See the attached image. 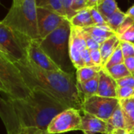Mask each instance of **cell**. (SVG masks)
<instances>
[{"label":"cell","instance_id":"31","mask_svg":"<svg viewBox=\"0 0 134 134\" xmlns=\"http://www.w3.org/2000/svg\"><path fill=\"white\" fill-rule=\"evenodd\" d=\"M82 33H83V36H84V38L85 40V42H86V45H87V47L89 49V50H96V49H99V44L91 36H89L86 32H85L82 29Z\"/></svg>","mask_w":134,"mask_h":134},{"label":"cell","instance_id":"44","mask_svg":"<svg viewBox=\"0 0 134 134\" xmlns=\"http://www.w3.org/2000/svg\"><path fill=\"white\" fill-rule=\"evenodd\" d=\"M10 134H22L21 132V131L19 130V132H14V133H10Z\"/></svg>","mask_w":134,"mask_h":134},{"label":"cell","instance_id":"3","mask_svg":"<svg viewBox=\"0 0 134 134\" xmlns=\"http://www.w3.org/2000/svg\"><path fill=\"white\" fill-rule=\"evenodd\" d=\"M70 32L71 25L70 21L66 19L54 32L45 38L40 40L39 44L62 72L76 76L77 70L74 66L70 56Z\"/></svg>","mask_w":134,"mask_h":134},{"label":"cell","instance_id":"47","mask_svg":"<svg viewBox=\"0 0 134 134\" xmlns=\"http://www.w3.org/2000/svg\"><path fill=\"white\" fill-rule=\"evenodd\" d=\"M132 134H134V132H133V133H132Z\"/></svg>","mask_w":134,"mask_h":134},{"label":"cell","instance_id":"15","mask_svg":"<svg viewBox=\"0 0 134 134\" xmlns=\"http://www.w3.org/2000/svg\"><path fill=\"white\" fill-rule=\"evenodd\" d=\"M119 104L121 108L124 121L125 132L127 133L134 132V97L121 99L119 100Z\"/></svg>","mask_w":134,"mask_h":134},{"label":"cell","instance_id":"17","mask_svg":"<svg viewBox=\"0 0 134 134\" xmlns=\"http://www.w3.org/2000/svg\"><path fill=\"white\" fill-rule=\"evenodd\" d=\"M99 79V74L97 76H96L94 78L88 81H85L84 83L77 82V87L82 100L85 98H88L97 95Z\"/></svg>","mask_w":134,"mask_h":134},{"label":"cell","instance_id":"35","mask_svg":"<svg viewBox=\"0 0 134 134\" xmlns=\"http://www.w3.org/2000/svg\"><path fill=\"white\" fill-rule=\"evenodd\" d=\"M116 84L118 86L129 87V88H134V78L132 75H130L129 77H125L124 78L116 81Z\"/></svg>","mask_w":134,"mask_h":134},{"label":"cell","instance_id":"13","mask_svg":"<svg viewBox=\"0 0 134 134\" xmlns=\"http://www.w3.org/2000/svg\"><path fill=\"white\" fill-rule=\"evenodd\" d=\"M81 130L85 134L108 133L107 121L85 112H83V116H81Z\"/></svg>","mask_w":134,"mask_h":134},{"label":"cell","instance_id":"21","mask_svg":"<svg viewBox=\"0 0 134 134\" xmlns=\"http://www.w3.org/2000/svg\"><path fill=\"white\" fill-rule=\"evenodd\" d=\"M36 3L37 7L49 10L65 18L62 0H36Z\"/></svg>","mask_w":134,"mask_h":134},{"label":"cell","instance_id":"28","mask_svg":"<svg viewBox=\"0 0 134 134\" xmlns=\"http://www.w3.org/2000/svg\"><path fill=\"white\" fill-rule=\"evenodd\" d=\"M120 46L124 58L134 57V43L127 41L120 40Z\"/></svg>","mask_w":134,"mask_h":134},{"label":"cell","instance_id":"11","mask_svg":"<svg viewBox=\"0 0 134 134\" xmlns=\"http://www.w3.org/2000/svg\"><path fill=\"white\" fill-rule=\"evenodd\" d=\"M28 59L40 69L47 71H61L41 49L39 40H31L27 48ZM62 72V71H61Z\"/></svg>","mask_w":134,"mask_h":134},{"label":"cell","instance_id":"10","mask_svg":"<svg viewBox=\"0 0 134 134\" xmlns=\"http://www.w3.org/2000/svg\"><path fill=\"white\" fill-rule=\"evenodd\" d=\"M86 48L88 47L81 29L71 25V32L70 36V56L76 70H79L85 66L81 58V52Z\"/></svg>","mask_w":134,"mask_h":134},{"label":"cell","instance_id":"18","mask_svg":"<svg viewBox=\"0 0 134 134\" xmlns=\"http://www.w3.org/2000/svg\"><path fill=\"white\" fill-rule=\"evenodd\" d=\"M119 43H120V40L115 34V35L112 36L111 37L108 38L107 40H106L103 43L100 44L99 51L101 53L102 62H103L102 68L107 63V62L108 61V59L110 58V57L111 56L113 52L115 51L117 47L119 45Z\"/></svg>","mask_w":134,"mask_h":134},{"label":"cell","instance_id":"42","mask_svg":"<svg viewBox=\"0 0 134 134\" xmlns=\"http://www.w3.org/2000/svg\"><path fill=\"white\" fill-rule=\"evenodd\" d=\"M22 1H23V0H13V3H14V4H19Z\"/></svg>","mask_w":134,"mask_h":134},{"label":"cell","instance_id":"19","mask_svg":"<svg viewBox=\"0 0 134 134\" xmlns=\"http://www.w3.org/2000/svg\"><path fill=\"white\" fill-rule=\"evenodd\" d=\"M107 125L108 129V133H113L114 132L118 130H125L123 113L120 104L117 107L112 115L107 121Z\"/></svg>","mask_w":134,"mask_h":134},{"label":"cell","instance_id":"12","mask_svg":"<svg viewBox=\"0 0 134 134\" xmlns=\"http://www.w3.org/2000/svg\"><path fill=\"white\" fill-rule=\"evenodd\" d=\"M0 118H1L7 134L19 132L21 125L15 110L9 100L0 96Z\"/></svg>","mask_w":134,"mask_h":134},{"label":"cell","instance_id":"1","mask_svg":"<svg viewBox=\"0 0 134 134\" xmlns=\"http://www.w3.org/2000/svg\"><path fill=\"white\" fill-rule=\"evenodd\" d=\"M15 64L31 90L41 89L68 108L82 111V99L77 87L76 76L42 70L29 59Z\"/></svg>","mask_w":134,"mask_h":134},{"label":"cell","instance_id":"26","mask_svg":"<svg viewBox=\"0 0 134 134\" xmlns=\"http://www.w3.org/2000/svg\"><path fill=\"white\" fill-rule=\"evenodd\" d=\"M124 60H125V58L122 54V51H121V46L119 43V45L117 47L115 51L113 52V54H111V56L110 57V58L108 59L107 63L103 67V69L108 70L114 65H116L118 64H122V63H124Z\"/></svg>","mask_w":134,"mask_h":134},{"label":"cell","instance_id":"4","mask_svg":"<svg viewBox=\"0 0 134 134\" xmlns=\"http://www.w3.org/2000/svg\"><path fill=\"white\" fill-rule=\"evenodd\" d=\"M2 22L32 40H40L36 0L13 3Z\"/></svg>","mask_w":134,"mask_h":134},{"label":"cell","instance_id":"27","mask_svg":"<svg viewBox=\"0 0 134 134\" xmlns=\"http://www.w3.org/2000/svg\"><path fill=\"white\" fill-rule=\"evenodd\" d=\"M116 93H117V99L118 100L129 99L134 97V88H129V87H121L117 85Z\"/></svg>","mask_w":134,"mask_h":134},{"label":"cell","instance_id":"29","mask_svg":"<svg viewBox=\"0 0 134 134\" xmlns=\"http://www.w3.org/2000/svg\"><path fill=\"white\" fill-rule=\"evenodd\" d=\"M89 11L91 13L92 20L95 23V26L96 25H105L107 24L104 18L103 17V15L99 12V10H97L96 7H92V8H88Z\"/></svg>","mask_w":134,"mask_h":134},{"label":"cell","instance_id":"40","mask_svg":"<svg viewBox=\"0 0 134 134\" xmlns=\"http://www.w3.org/2000/svg\"><path fill=\"white\" fill-rule=\"evenodd\" d=\"M125 14H126L127 17L130 18L132 20L134 21V5L132 6V7L127 10V12H126Z\"/></svg>","mask_w":134,"mask_h":134},{"label":"cell","instance_id":"8","mask_svg":"<svg viewBox=\"0 0 134 134\" xmlns=\"http://www.w3.org/2000/svg\"><path fill=\"white\" fill-rule=\"evenodd\" d=\"M81 115L80 110L67 108L56 115L47 127L48 134H60L74 130H81Z\"/></svg>","mask_w":134,"mask_h":134},{"label":"cell","instance_id":"34","mask_svg":"<svg viewBox=\"0 0 134 134\" xmlns=\"http://www.w3.org/2000/svg\"><path fill=\"white\" fill-rule=\"evenodd\" d=\"M90 54H91L92 61L94 65L102 67L103 62H102V56H101V53H100L99 49L90 50Z\"/></svg>","mask_w":134,"mask_h":134},{"label":"cell","instance_id":"38","mask_svg":"<svg viewBox=\"0 0 134 134\" xmlns=\"http://www.w3.org/2000/svg\"><path fill=\"white\" fill-rule=\"evenodd\" d=\"M124 64L126 66L128 70L132 74L134 72V57H129L127 58H125Z\"/></svg>","mask_w":134,"mask_h":134},{"label":"cell","instance_id":"25","mask_svg":"<svg viewBox=\"0 0 134 134\" xmlns=\"http://www.w3.org/2000/svg\"><path fill=\"white\" fill-rule=\"evenodd\" d=\"M103 69V68H102ZM109 76H110L115 81L118 80H120L121 78H124L125 77H129L131 75V73L128 70L126 66L124 63L118 64L116 65H114L110 67L108 70H104Z\"/></svg>","mask_w":134,"mask_h":134},{"label":"cell","instance_id":"43","mask_svg":"<svg viewBox=\"0 0 134 134\" xmlns=\"http://www.w3.org/2000/svg\"><path fill=\"white\" fill-rule=\"evenodd\" d=\"M0 51L3 52V53H5V54H7V53H6V51H5V50L3 48V47H2L1 45H0ZM7 55H8V54H7Z\"/></svg>","mask_w":134,"mask_h":134},{"label":"cell","instance_id":"22","mask_svg":"<svg viewBox=\"0 0 134 134\" xmlns=\"http://www.w3.org/2000/svg\"><path fill=\"white\" fill-rule=\"evenodd\" d=\"M85 32H86L89 36H91L99 45L103 43L106 40L115 35L114 32L105 31L97 26H92L82 29Z\"/></svg>","mask_w":134,"mask_h":134},{"label":"cell","instance_id":"2","mask_svg":"<svg viewBox=\"0 0 134 134\" xmlns=\"http://www.w3.org/2000/svg\"><path fill=\"white\" fill-rule=\"evenodd\" d=\"M21 127L47 130L52 119L67 109L66 106L39 88L32 89L25 99H10Z\"/></svg>","mask_w":134,"mask_h":134},{"label":"cell","instance_id":"37","mask_svg":"<svg viewBox=\"0 0 134 134\" xmlns=\"http://www.w3.org/2000/svg\"><path fill=\"white\" fill-rule=\"evenodd\" d=\"M81 58L85 62V66H95L91 58L90 50L88 48H86L81 52Z\"/></svg>","mask_w":134,"mask_h":134},{"label":"cell","instance_id":"33","mask_svg":"<svg viewBox=\"0 0 134 134\" xmlns=\"http://www.w3.org/2000/svg\"><path fill=\"white\" fill-rule=\"evenodd\" d=\"M118 37L119 40L131 42V43H134V24L126 32H125L122 35H121Z\"/></svg>","mask_w":134,"mask_h":134},{"label":"cell","instance_id":"5","mask_svg":"<svg viewBox=\"0 0 134 134\" xmlns=\"http://www.w3.org/2000/svg\"><path fill=\"white\" fill-rule=\"evenodd\" d=\"M0 80L7 88V95L10 99H25L32 92V90L25 84L16 64L9 55L1 51Z\"/></svg>","mask_w":134,"mask_h":134},{"label":"cell","instance_id":"16","mask_svg":"<svg viewBox=\"0 0 134 134\" xmlns=\"http://www.w3.org/2000/svg\"><path fill=\"white\" fill-rule=\"evenodd\" d=\"M70 25L74 27L85 29L88 27L95 26V23L92 20L91 13L88 8L83 9L78 11L70 20Z\"/></svg>","mask_w":134,"mask_h":134},{"label":"cell","instance_id":"23","mask_svg":"<svg viewBox=\"0 0 134 134\" xmlns=\"http://www.w3.org/2000/svg\"><path fill=\"white\" fill-rule=\"evenodd\" d=\"M96 8L103 15L105 21L108 17L119 9L115 0H100Z\"/></svg>","mask_w":134,"mask_h":134},{"label":"cell","instance_id":"7","mask_svg":"<svg viewBox=\"0 0 134 134\" xmlns=\"http://www.w3.org/2000/svg\"><path fill=\"white\" fill-rule=\"evenodd\" d=\"M118 105L119 100L117 98H107L96 95L83 99L82 111L107 121Z\"/></svg>","mask_w":134,"mask_h":134},{"label":"cell","instance_id":"20","mask_svg":"<svg viewBox=\"0 0 134 134\" xmlns=\"http://www.w3.org/2000/svg\"><path fill=\"white\" fill-rule=\"evenodd\" d=\"M102 70L99 66H85L77 70L76 79L77 83H84L97 76Z\"/></svg>","mask_w":134,"mask_h":134},{"label":"cell","instance_id":"41","mask_svg":"<svg viewBox=\"0 0 134 134\" xmlns=\"http://www.w3.org/2000/svg\"><path fill=\"white\" fill-rule=\"evenodd\" d=\"M0 92H4V93L7 94V88H6V87L4 86V85L3 84V82H2V81H1V80H0Z\"/></svg>","mask_w":134,"mask_h":134},{"label":"cell","instance_id":"36","mask_svg":"<svg viewBox=\"0 0 134 134\" xmlns=\"http://www.w3.org/2000/svg\"><path fill=\"white\" fill-rule=\"evenodd\" d=\"M87 2L88 0H74L73 2V10L77 14L78 11L87 8Z\"/></svg>","mask_w":134,"mask_h":134},{"label":"cell","instance_id":"32","mask_svg":"<svg viewBox=\"0 0 134 134\" xmlns=\"http://www.w3.org/2000/svg\"><path fill=\"white\" fill-rule=\"evenodd\" d=\"M127 16V15H126ZM134 24V21L132 20L130 18L126 17V18L125 19V21H123V23L121 24V25L119 27V29H118V31L116 32V36H119L121 35H122L125 32H126L132 25Z\"/></svg>","mask_w":134,"mask_h":134},{"label":"cell","instance_id":"39","mask_svg":"<svg viewBox=\"0 0 134 134\" xmlns=\"http://www.w3.org/2000/svg\"><path fill=\"white\" fill-rule=\"evenodd\" d=\"M100 0H88L87 2V8H92V7H96Z\"/></svg>","mask_w":134,"mask_h":134},{"label":"cell","instance_id":"24","mask_svg":"<svg viewBox=\"0 0 134 134\" xmlns=\"http://www.w3.org/2000/svg\"><path fill=\"white\" fill-rule=\"evenodd\" d=\"M126 17H127L126 14L122 12L120 9H118L106 19V22L111 28V29L116 33V32L121 25Z\"/></svg>","mask_w":134,"mask_h":134},{"label":"cell","instance_id":"46","mask_svg":"<svg viewBox=\"0 0 134 134\" xmlns=\"http://www.w3.org/2000/svg\"><path fill=\"white\" fill-rule=\"evenodd\" d=\"M107 134H113V133H110V132H109V133H107Z\"/></svg>","mask_w":134,"mask_h":134},{"label":"cell","instance_id":"9","mask_svg":"<svg viewBox=\"0 0 134 134\" xmlns=\"http://www.w3.org/2000/svg\"><path fill=\"white\" fill-rule=\"evenodd\" d=\"M66 18L55 12L37 7V22L40 40L58 29ZM68 20V19H67Z\"/></svg>","mask_w":134,"mask_h":134},{"label":"cell","instance_id":"14","mask_svg":"<svg viewBox=\"0 0 134 134\" xmlns=\"http://www.w3.org/2000/svg\"><path fill=\"white\" fill-rule=\"evenodd\" d=\"M116 88V81L110 76H109L104 70L102 69L99 72L97 96L107 98H117Z\"/></svg>","mask_w":134,"mask_h":134},{"label":"cell","instance_id":"45","mask_svg":"<svg viewBox=\"0 0 134 134\" xmlns=\"http://www.w3.org/2000/svg\"><path fill=\"white\" fill-rule=\"evenodd\" d=\"M131 75H132V76L133 77V78H134V72H132V73L131 74Z\"/></svg>","mask_w":134,"mask_h":134},{"label":"cell","instance_id":"48","mask_svg":"<svg viewBox=\"0 0 134 134\" xmlns=\"http://www.w3.org/2000/svg\"><path fill=\"white\" fill-rule=\"evenodd\" d=\"M113 134H114V133H113Z\"/></svg>","mask_w":134,"mask_h":134},{"label":"cell","instance_id":"6","mask_svg":"<svg viewBox=\"0 0 134 134\" xmlns=\"http://www.w3.org/2000/svg\"><path fill=\"white\" fill-rule=\"evenodd\" d=\"M31 40L0 21V45L14 63L28 60L27 48Z\"/></svg>","mask_w":134,"mask_h":134},{"label":"cell","instance_id":"30","mask_svg":"<svg viewBox=\"0 0 134 134\" xmlns=\"http://www.w3.org/2000/svg\"><path fill=\"white\" fill-rule=\"evenodd\" d=\"M73 2L74 0H62L63 3V7L65 13V18L69 21L76 14V13L73 10Z\"/></svg>","mask_w":134,"mask_h":134}]
</instances>
